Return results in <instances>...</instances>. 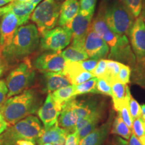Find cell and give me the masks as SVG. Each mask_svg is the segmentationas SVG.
<instances>
[{"mask_svg": "<svg viewBox=\"0 0 145 145\" xmlns=\"http://www.w3.org/2000/svg\"><path fill=\"white\" fill-rule=\"evenodd\" d=\"M97 0H80L79 11L86 15H93Z\"/></svg>", "mask_w": 145, "mask_h": 145, "instance_id": "31", "label": "cell"}, {"mask_svg": "<svg viewBox=\"0 0 145 145\" xmlns=\"http://www.w3.org/2000/svg\"><path fill=\"white\" fill-rule=\"evenodd\" d=\"M36 72L31 61L23 59L9 72L5 79L8 89V98L28 89L34 82Z\"/></svg>", "mask_w": 145, "mask_h": 145, "instance_id": "6", "label": "cell"}, {"mask_svg": "<svg viewBox=\"0 0 145 145\" xmlns=\"http://www.w3.org/2000/svg\"><path fill=\"white\" fill-rule=\"evenodd\" d=\"M11 3V0H0V7Z\"/></svg>", "mask_w": 145, "mask_h": 145, "instance_id": "47", "label": "cell"}, {"mask_svg": "<svg viewBox=\"0 0 145 145\" xmlns=\"http://www.w3.org/2000/svg\"><path fill=\"white\" fill-rule=\"evenodd\" d=\"M120 114L121 117L124 122L126 123V124L128 126L130 129H132V122H133V120H132L131 115H130V112H129V108H128V104L126 105V106H123L122 108L120 110L119 112Z\"/></svg>", "mask_w": 145, "mask_h": 145, "instance_id": "36", "label": "cell"}, {"mask_svg": "<svg viewBox=\"0 0 145 145\" xmlns=\"http://www.w3.org/2000/svg\"><path fill=\"white\" fill-rule=\"evenodd\" d=\"M16 145H36L35 143L30 140H21L16 142Z\"/></svg>", "mask_w": 145, "mask_h": 145, "instance_id": "44", "label": "cell"}, {"mask_svg": "<svg viewBox=\"0 0 145 145\" xmlns=\"http://www.w3.org/2000/svg\"><path fill=\"white\" fill-rule=\"evenodd\" d=\"M42 105V99L37 91L28 89L8 97L0 107V113L9 125H13L28 116L37 113Z\"/></svg>", "mask_w": 145, "mask_h": 145, "instance_id": "2", "label": "cell"}, {"mask_svg": "<svg viewBox=\"0 0 145 145\" xmlns=\"http://www.w3.org/2000/svg\"><path fill=\"white\" fill-rule=\"evenodd\" d=\"M144 22H145V19H144Z\"/></svg>", "mask_w": 145, "mask_h": 145, "instance_id": "54", "label": "cell"}, {"mask_svg": "<svg viewBox=\"0 0 145 145\" xmlns=\"http://www.w3.org/2000/svg\"><path fill=\"white\" fill-rule=\"evenodd\" d=\"M40 145H55V144H50V143H46V144H40Z\"/></svg>", "mask_w": 145, "mask_h": 145, "instance_id": "51", "label": "cell"}, {"mask_svg": "<svg viewBox=\"0 0 145 145\" xmlns=\"http://www.w3.org/2000/svg\"><path fill=\"white\" fill-rule=\"evenodd\" d=\"M8 123L4 119L0 120V135H1L8 128Z\"/></svg>", "mask_w": 145, "mask_h": 145, "instance_id": "43", "label": "cell"}, {"mask_svg": "<svg viewBox=\"0 0 145 145\" xmlns=\"http://www.w3.org/2000/svg\"><path fill=\"white\" fill-rule=\"evenodd\" d=\"M128 144H129V145H142V143L140 142V140H139L138 138L136 137L135 134L132 132V131L131 136H130L129 138Z\"/></svg>", "mask_w": 145, "mask_h": 145, "instance_id": "42", "label": "cell"}, {"mask_svg": "<svg viewBox=\"0 0 145 145\" xmlns=\"http://www.w3.org/2000/svg\"><path fill=\"white\" fill-rule=\"evenodd\" d=\"M61 5L56 0H44L34 9L30 19L35 24L40 35L56 26L59 20Z\"/></svg>", "mask_w": 145, "mask_h": 145, "instance_id": "7", "label": "cell"}, {"mask_svg": "<svg viewBox=\"0 0 145 145\" xmlns=\"http://www.w3.org/2000/svg\"><path fill=\"white\" fill-rule=\"evenodd\" d=\"M122 63L113 60H106V71L103 79L107 81L110 86L118 82V75Z\"/></svg>", "mask_w": 145, "mask_h": 145, "instance_id": "26", "label": "cell"}, {"mask_svg": "<svg viewBox=\"0 0 145 145\" xmlns=\"http://www.w3.org/2000/svg\"><path fill=\"white\" fill-rule=\"evenodd\" d=\"M10 9L18 18L20 26L26 24L30 18L36 5L28 2L12 1L10 3Z\"/></svg>", "mask_w": 145, "mask_h": 145, "instance_id": "23", "label": "cell"}, {"mask_svg": "<svg viewBox=\"0 0 145 145\" xmlns=\"http://www.w3.org/2000/svg\"><path fill=\"white\" fill-rule=\"evenodd\" d=\"M93 16L86 15L79 11L69 24L67 26L70 28L72 33L71 46L83 49L85 41L90 29Z\"/></svg>", "mask_w": 145, "mask_h": 145, "instance_id": "10", "label": "cell"}, {"mask_svg": "<svg viewBox=\"0 0 145 145\" xmlns=\"http://www.w3.org/2000/svg\"><path fill=\"white\" fill-rule=\"evenodd\" d=\"M41 1H42V0H30V1H29V2L32 3V4L36 5L39 4V3Z\"/></svg>", "mask_w": 145, "mask_h": 145, "instance_id": "48", "label": "cell"}, {"mask_svg": "<svg viewBox=\"0 0 145 145\" xmlns=\"http://www.w3.org/2000/svg\"><path fill=\"white\" fill-rule=\"evenodd\" d=\"M106 145H129V144L127 140H124L119 137H114Z\"/></svg>", "mask_w": 145, "mask_h": 145, "instance_id": "40", "label": "cell"}, {"mask_svg": "<svg viewBox=\"0 0 145 145\" xmlns=\"http://www.w3.org/2000/svg\"><path fill=\"white\" fill-rule=\"evenodd\" d=\"M79 140L78 139L77 132H74L68 134L65 140V145H79Z\"/></svg>", "mask_w": 145, "mask_h": 145, "instance_id": "39", "label": "cell"}, {"mask_svg": "<svg viewBox=\"0 0 145 145\" xmlns=\"http://www.w3.org/2000/svg\"><path fill=\"white\" fill-rule=\"evenodd\" d=\"M68 134L66 130L61 128L57 123L48 129H44L42 135L38 138L36 142L39 145L46 143L55 145L62 144L65 142Z\"/></svg>", "mask_w": 145, "mask_h": 145, "instance_id": "18", "label": "cell"}, {"mask_svg": "<svg viewBox=\"0 0 145 145\" xmlns=\"http://www.w3.org/2000/svg\"><path fill=\"white\" fill-rule=\"evenodd\" d=\"M132 131L135 134L142 145H145V124L142 118L134 120L132 122Z\"/></svg>", "mask_w": 145, "mask_h": 145, "instance_id": "29", "label": "cell"}, {"mask_svg": "<svg viewBox=\"0 0 145 145\" xmlns=\"http://www.w3.org/2000/svg\"><path fill=\"white\" fill-rule=\"evenodd\" d=\"M80 6L78 0H65L61 5L58 25L67 26L79 13Z\"/></svg>", "mask_w": 145, "mask_h": 145, "instance_id": "20", "label": "cell"}, {"mask_svg": "<svg viewBox=\"0 0 145 145\" xmlns=\"http://www.w3.org/2000/svg\"><path fill=\"white\" fill-rule=\"evenodd\" d=\"M2 119H3V116L1 115V114L0 113V120H2Z\"/></svg>", "mask_w": 145, "mask_h": 145, "instance_id": "52", "label": "cell"}, {"mask_svg": "<svg viewBox=\"0 0 145 145\" xmlns=\"http://www.w3.org/2000/svg\"><path fill=\"white\" fill-rule=\"evenodd\" d=\"M131 74V69L128 65L122 63L118 75V82L123 84H128L130 83V77Z\"/></svg>", "mask_w": 145, "mask_h": 145, "instance_id": "33", "label": "cell"}, {"mask_svg": "<svg viewBox=\"0 0 145 145\" xmlns=\"http://www.w3.org/2000/svg\"><path fill=\"white\" fill-rule=\"evenodd\" d=\"M66 61L61 55V51H48L40 54L32 63L34 68L40 71L62 72Z\"/></svg>", "mask_w": 145, "mask_h": 145, "instance_id": "11", "label": "cell"}, {"mask_svg": "<svg viewBox=\"0 0 145 145\" xmlns=\"http://www.w3.org/2000/svg\"><path fill=\"white\" fill-rule=\"evenodd\" d=\"M129 36L136 61L140 65V68L145 69V22L144 16L140 15L136 18Z\"/></svg>", "mask_w": 145, "mask_h": 145, "instance_id": "9", "label": "cell"}, {"mask_svg": "<svg viewBox=\"0 0 145 145\" xmlns=\"http://www.w3.org/2000/svg\"><path fill=\"white\" fill-rule=\"evenodd\" d=\"M30 0H11V2L12 1H18V2H28Z\"/></svg>", "mask_w": 145, "mask_h": 145, "instance_id": "49", "label": "cell"}, {"mask_svg": "<svg viewBox=\"0 0 145 145\" xmlns=\"http://www.w3.org/2000/svg\"><path fill=\"white\" fill-rule=\"evenodd\" d=\"M77 122V114L72 108L69 101H67L62 106L61 114L58 118V125L69 134L76 131Z\"/></svg>", "mask_w": 145, "mask_h": 145, "instance_id": "17", "label": "cell"}, {"mask_svg": "<svg viewBox=\"0 0 145 145\" xmlns=\"http://www.w3.org/2000/svg\"><path fill=\"white\" fill-rule=\"evenodd\" d=\"M83 49L89 59L100 60L108 56L110 48L104 40L92 29H89L84 43Z\"/></svg>", "mask_w": 145, "mask_h": 145, "instance_id": "12", "label": "cell"}, {"mask_svg": "<svg viewBox=\"0 0 145 145\" xmlns=\"http://www.w3.org/2000/svg\"><path fill=\"white\" fill-rule=\"evenodd\" d=\"M114 111L110 112L107 120L95 128L79 142V145H102L108 138L114 119Z\"/></svg>", "mask_w": 145, "mask_h": 145, "instance_id": "15", "label": "cell"}, {"mask_svg": "<svg viewBox=\"0 0 145 145\" xmlns=\"http://www.w3.org/2000/svg\"><path fill=\"white\" fill-rule=\"evenodd\" d=\"M112 100L114 108L116 111L119 112L123 106L128 104L131 97L129 87L127 84L116 82L112 85Z\"/></svg>", "mask_w": 145, "mask_h": 145, "instance_id": "19", "label": "cell"}, {"mask_svg": "<svg viewBox=\"0 0 145 145\" xmlns=\"http://www.w3.org/2000/svg\"><path fill=\"white\" fill-rule=\"evenodd\" d=\"M69 101L77 114L78 120L85 118L91 114L101 104L95 99L78 101L75 98H72Z\"/></svg>", "mask_w": 145, "mask_h": 145, "instance_id": "22", "label": "cell"}, {"mask_svg": "<svg viewBox=\"0 0 145 145\" xmlns=\"http://www.w3.org/2000/svg\"><path fill=\"white\" fill-rule=\"evenodd\" d=\"M61 55L65 59V61H72V62L84 61L89 59L88 54L84 50L75 48L72 46H69L65 50L61 51Z\"/></svg>", "mask_w": 145, "mask_h": 145, "instance_id": "27", "label": "cell"}, {"mask_svg": "<svg viewBox=\"0 0 145 145\" xmlns=\"http://www.w3.org/2000/svg\"><path fill=\"white\" fill-rule=\"evenodd\" d=\"M109 1H110V0H101V4H102V5H106V3L107 2H108Z\"/></svg>", "mask_w": 145, "mask_h": 145, "instance_id": "50", "label": "cell"}, {"mask_svg": "<svg viewBox=\"0 0 145 145\" xmlns=\"http://www.w3.org/2000/svg\"><path fill=\"white\" fill-rule=\"evenodd\" d=\"M9 67L8 63L6 62L4 58L0 52V78L2 77L5 72L8 70Z\"/></svg>", "mask_w": 145, "mask_h": 145, "instance_id": "41", "label": "cell"}, {"mask_svg": "<svg viewBox=\"0 0 145 145\" xmlns=\"http://www.w3.org/2000/svg\"><path fill=\"white\" fill-rule=\"evenodd\" d=\"M72 40V33L67 26H58L41 35L40 46L44 51L59 52L66 48Z\"/></svg>", "mask_w": 145, "mask_h": 145, "instance_id": "8", "label": "cell"}, {"mask_svg": "<svg viewBox=\"0 0 145 145\" xmlns=\"http://www.w3.org/2000/svg\"><path fill=\"white\" fill-rule=\"evenodd\" d=\"M106 60L100 59L98 61L97 66L91 73L95 77L103 79L106 73Z\"/></svg>", "mask_w": 145, "mask_h": 145, "instance_id": "35", "label": "cell"}, {"mask_svg": "<svg viewBox=\"0 0 145 145\" xmlns=\"http://www.w3.org/2000/svg\"><path fill=\"white\" fill-rule=\"evenodd\" d=\"M10 10V4H8V5H6V6H5V7H2V8H1V7H0V18L2 17V16L3 15V14L7 13V12Z\"/></svg>", "mask_w": 145, "mask_h": 145, "instance_id": "45", "label": "cell"}, {"mask_svg": "<svg viewBox=\"0 0 145 145\" xmlns=\"http://www.w3.org/2000/svg\"><path fill=\"white\" fill-rule=\"evenodd\" d=\"M44 130V127L37 117L28 116L8 126L0 135V145H16L17 141L21 140L36 142Z\"/></svg>", "mask_w": 145, "mask_h": 145, "instance_id": "4", "label": "cell"}, {"mask_svg": "<svg viewBox=\"0 0 145 145\" xmlns=\"http://www.w3.org/2000/svg\"><path fill=\"white\" fill-rule=\"evenodd\" d=\"M97 77H93L92 79L85 81L81 84L75 86L74 88L73 97L76 96L83 95L86 93H96L97 94V89H96V83H97Z\"/></svg>", "mask_w": 145, "mask_h": 145, "instance_id": "28", "label": "cell"}, {"mask_svg": "<svg viewBox=\"0 0 145 145\" xmlns=\"http://www.w3.org/2000/svg\"><path fill=\"white\" fill-rule=\"evenodd\" d=\"M57 145H65V143H62V144H57Z\"/></svg>", "mask_w": 145, "mask_h": 145, "instance_id": "53", "label": "cell"}, {"mask_svg": "<svg viewBox=\"0 0 145 145\" xmlns=\"http://www.w3.org/2000/svg\"><path fill=\"white\" fill-rule=\"evenodd\" d=\"M110 133L120 136L126 140H129L131 136L132 129H130L124 122L119 112H118L117 115L114 117Z\"/></svg>", "mask_w": 145, "mask_h": 145, "instance_id": "24", "label": "cell"}, {"mask_svg": "<svg viewBox=\"0 0 145 145\" xmlns=\"http://www.w3.org/2000/svg\"><path fill=\"white\" fill-rule=\"evenodd\" d=\"M74 88H75L74 85H70L69 86L59 89L50 93L53 100L60 106H63V104L67 101L72 98H75L73 97Z\"/></svg>", "mask_w": 145, "mask_h": 145, "instance_id": "25", "label": "cell"}, {"mask_svg": "<svg viewBox=\"0 0 145 145\" xmlns=\"http://www.w3.org/2000/svg\"><path fill=\"white\" fill-rule=\"evenodd\" d=\"M19 27L18 18L11 9L2 16L0 21V52L11 44Z\"/></svg>", "mask_w": 145, "mask_h": 145, "instance_id": "13", "label": "cell"}, {"mask_svg": "<svg viewBox=\"0 0 145 145\" xmlns=\"http://www.w3.org/2000/svg\"><path fill=\"white\" fill-rule=\"evenodd\" d=\"M141 107V118L145 124V104H142Z\"/></svg>", "mask_w": 145, "mask_h": 145, "instance_id": "46", "label": "cell"}, {"mask_svg": "<svg viewBox=\"0 0 145 145\" xmlns=\"http://www.w3.org/2000/svg\"><path fill=\"white\" fill-rule=\"evenodd\" d=\"M128 108L133 120L138 118L141 117V107L138 102L135 99H134L132 95L128 102Z\"/></svg>", "mask_w": 145, "mask_h": 145, "instance_id": "34", "label": "cell"}, {"mask_svg": "<svg viewBox=\"0 0 145 145\" xmlns=\"http://www.w3.org/2000/svg\"><path fill=\"white\" fill-rule=\"evenodd\" d=\"M104 19L111 31L127 36H129L136 18L120 0H115L105 7Z\"/></svg>", "mask_w": 145, "mask_h": 145, "instance_id": "5", "label": "cell"}, {"mask_svg": "<svg viewBox=\"0 0 145 145\" xmlns=\"http://www.w3.org/2000/svg\"><path fill=\"white\" fill-rule=\"evenodd\" d=\"M105 7L106 5L101 4L99 12L91 22L90 28L98 34L108 45L109 59L134 65L137 61L128 37L114 33L108 28L104 19Z\"/></svg>", "mask_w": 145, "mask_h": 145, "instance_id": "1", "label": "cell"}, {"mask_svg": "<svg viewBox=\"0 0 145 145\" xmlns=\"http://www.w3.org/2000/svg\"><path fill=\"white\" fill-rule=\"evenodd\" d=\"M129 10L135 18L140 16L142 8V0H120Z\"/></svg>", "mask_w": 145, "mask_h": 145, "instance_id": "30", "label": "cell"}, {"mask_svg": "<svg viewBox=\"0 0 145 145\" xmlns=\"http://www.w3.org/2000/svg\"><path fill=\"white\" fill-rule=\"evenodd\" d=\"M8 89L7 88L5 81L0 80V107L4 104V102L8 99Z\"/></svg>", "mask_w": 145, "mask_h": 145, "instance_id": "38", "label": "cell"}, {"mask_svg": "<svg viewBox=\"0 0 145 145\" xmlns=\"http://www.w3.org/2000/svg\"><path fill=\"white\" fill-rule=\"evenodd\" d=\"M62 72L68 78L71 85L75 86L81 84L89 79L95 77L91 72L83 69L79 61L72 62L66 61L64 69Z\"/></svg>", "mask_w": 145, "mask_h": 145, "instance_id": "16", "label": "cell"}, {"mask_svg": "<svg viewBox=\"0 0 145 145\" xmlns=\"http://www.w3.org/2000/svg\"><path fill=\"white\" fill-rule=\"evenodd\" d=\"M61 109L62 106L56 103L52 99L51 93H48L44 104L37 112L39 118L44 125V129H48L57 124Z\"/></svg>", "mask_w": 145, "mask_h": 145, "instance_id": "14", "label": "cell"}, {"mask_svg": "<svg viewBox=\"0 0 145 145\" xmlns=\"http://www.w3.org/2000/svg\"><path fill=\"white\" fill-rule=\"evenodd\" d=\"M96 89L97 93L108 96H112V86L104 79L97 78L96 83Z\"/></svg>", "mask_w": 145, "mask_h": 145, "instance_id": "32", "label": "cell"}, {"mask_svg": "<svg viewBox=\"0 0 145 145\" xmlns=\"http://www.w3.org/2000/svg\"><path fill=\"white\" fill-rule=\"evenodd\" d=\"M79 63L85 71H86L88 72H91L94 69H95L96 66H97V63H98V60L87 59V60H84V61H79Z\"/></svg>", "mask_w": 145, "mask_h": 145, "instance_id": "37", "label": "cell"}, {"mask_svg": "<svg viewBox=\"0 0 145 145\" xmlns=\"http://www.w3.org/2000/svg\"><path fill=\"white\" fill-rule=\"evenodd\" d=\"M39 42L40 34L36 25H23L18 28L11 44L1 53L10 65L27 58L35 51Z\"/></svg>", "mask_w": 145, "mask_h": 145, "instance_id": "3", "label": "cell"}, {"mask_svg": "<svg viewBox=\"0 0 145 145\" xmlns=\"http://www.w3.org/2000/svg\"><path fill=\"white\" fill-rule=\"evenodd\" d=\"M45 91L48 93L71 85L68 78L62 72H44Z\"/></svg>", "mask_w": 145, "mask_h": 145, "instance_id": "21", "label": "cell"}]
</instances>
